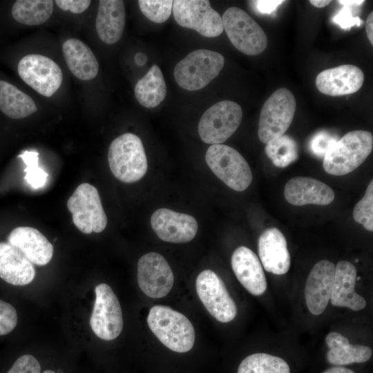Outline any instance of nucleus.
<instances>
[{"label": "nucleus", "mask_w": 373, "mask_h": 373, "mask_svg": "<svg viewBox=\"0 0 373 373\" xmlns=\"http://www.w3.org/2000/svg\"><path fill=\"white\" fill-rule=\"evenodd\" d=\"M343 6L342 9L333 17L332 21L345 30L354 26H360L363 21L358 17L354 16V6Z\"/></svg>", "instance_id": "nucleus-38"}, {"label": "nucleus", "mask_w": 373, "mask_h": 373, "mask_svg": "<svg viewBox=\"0 0 373 373\" xmlns=\"http://www.w3.org/2000/svg\"><path fill=\"white\" fill-rule=\"evenodd\" d=\"M134 59L137 66H142L146 62L147 57L144 52H140L135 54Z\"/></svg>", "instance_id": "nucleus-43"}, {"label": "nucleus", "mask_w": 373, "mask_h": 373, "mask_svg": "<svg viewBox=\"0 0 373 373\" xmlns=\"http://www.w3.org/2000/svg\"><path fill=\"white\" fill-rule=\"evenodd\" d=\"M41 366L37 359L24 354L18 358L6 373H40Z\"/></svg>", "instance_id": "nucleus-37"}, {"label": "nucleus", "mask_w": 373, "mask_h": 373, "mask_svg": "<svg viewBox=\"0 0 373 373\" xmlns=\"http://www.w3.org/2000/svg\"><path fill=\"white\" fill-rule=\"evenodd\" d=\"M372 21H373V12H371L367 17L366 23H365V28H366V33H367L368 39L370 41L372 45L373 44Z\"/></svg>", "instance_id": "nucleus-41"}, {"label": "nucleus", "mask_w": 373, "mask_h": 373, "mask_svg": "<svg viewBox=\"0 0 373 373\" xmlns=\"http://www.w3.org/2000/svg\"><path fill=\"white\" fill-rule=\"evenodd\" d=\"M338 137L325 131L316 133L310 140L311 152L318 157H324L327 151L338 141Z\"/></svg>", "instance_id": "nucleus-35"}, {"label": "nucleus", "mask_w": 373, "mask_h": 373, "mask_svg": "<svg viewBox=\"0 0 373 373\" xmlns=\"http://www.w3.org/2000/svg\"><path fill=\"white\" fill-rule=\"evenodd\" d=\"M151 224L159 238L173 243L192 240L198 229V222L192 216L166 208L158 209L153 212Z\"/></svg>", "instance_id": "nucleus-15"}, {"label": "nucleus", "mask_w": 373, "mask_h": 373, "mask_svg": "<svg viewBox=\"0 0 373 373\" xmlns=\"http://www.w3.org/2000/svg\"><path fill=\"white\" fill-rule=\"evenodd\" d=\"M335 276V265L326 260L318 262L312 269L305 287V302L309 311L321 314L330 300Z\"/></svg>", "instance_id": "nucleus-16"}, {"label": "nucleus", "mask_w": 373, "mask_h": 373, "mask_svg": "<svg viewBox=\"0 0 373 373\" xmlns=\"http://www.w3.org/2000/svg\"><path fill=\"white\" fill-rule=\"evenodd\" d=\"M8 242L17 248L32 264H48L53 256V246L37 229L30 227L14 229Z\"/></svg>", "instance_id": "nucleus-21"}, {"label": "nucleus", "mask_w": 373, "mask_h": 373, "mask_svg": "<svg viewBox=\"0 0 373 373\" xmlns=\"http://www.w3.org/2000/svg\"><path fill=\"white\" fill-rule=\"evenodd\" d=\"M173 14L182 27L197 31L206 37H216L224 30L220 15L207 0H175Z\"/></svg>", "instance_id": "nucleus-11"}, {"label": "nucleus", "mask_w": 373, "mask_h": 373, "mask_svg": "<svg viewBox=\"0 0 373 373\" xmlns=\"http://www.w3.org/2000/svg\"><path fill=\"white\" fill-rule=\"evenodd\" d=\"M95 301L90 319L95 334L101 339L111 341L123 329L122 312L119 302L111 287L101 283L95 288Z\"/></svg>", "instance_id": "nucleus-10"}, {"label": "nucleus", "mask_w": 373, "mask_h": 373, "mask_svg": "<svg viewBox=\"0 0 373 373\" xmlns=\"http://www.w3.org/2000/svg\"><path fill=\"white\" fill-rule=\"evenodd\" d=\"M17 323V313L10 303L0 300V336L11 332Z\"/></svg>", "instance_id": "nucleus-36"}, {"label": "nucleus", "mask_w": 373, "mask_h": 373, "mask_svg": "<svg viewBox=\"0 0 373 373\" xmlns=\"http://www.w3.org/2000/svg\"><path fill=\"white\" fill-rule=\"evenodd\" d=\"M232 269L241 285L251 294L260 296L267 289V280L261 263L250 249L240 246L231 256Z\"/></svg>", "instance_id": "nucleus-19"}, {"label": "nucleus", "mask_w": 373, "mask_h": 373, "mask_svg": "<svg viewBox=\"0 0 373 373\" xmlns=\"http://www.w3.org/2000/svg\"><path fill=\"white\" fill-rule=\"evenodd\" d=\"M35 276L32 263L15 247L0 242V278L13 285H25Z\"/></svg>", "instance_id": "nucleus-23"}, {"label": "nucleus", "mask_w": 373, "mask_h": 373, "mask_svg": "<svg viewBox=\"0 0 373 373\" xmlns=\"http://www.w3.org/2000/svg\"><path fill=\"white\" fill-rule=\"evenodd\" d=\"M37 110L34 100L8 82L0 80V111L12 119H21Z\"/></svg>", "instance_id": "nucleus-28"}, {"label": "nucleus", "mask_w": 373, "mask_h": 373, "mask_svg": "<svg viewBox=\"0 0 373 373\" xmlns=\"http://www.w3.org/2000/svg\"><path fill=\"white\" fill-rule=\"evenodd\" d=\"M126 21L125 7L121 0H100L96 17V30L105 44H113L122 37Z\"/></svg>", "instance_id": "nucleus-24"}, {"label": "nucleus", "mask_w": 373, "mask_h": 373, "mask_svg": "<svg viewBox=\"0 0 373 373\" xmlns=\"http://www.w3.org/2000/svg\"><path fill=\"white\" fill-rule=\"evenodd\" d=\"M242 118L240 106L224 100L209 108L202 115L198 126L201 140L209 144H221L238 129Z\"/></svg>", "instance_id": "nucleus-8"}, {"label": "nucleus", "mask_w": 373, "mask_h": 373, "mask_svg": "<svg viewBox=\"0 0 373 373\" xmlns=\"http://www.w3.org/2000/svg\"><path fill=\"white\" fill-rule=\"evenodd\" d=\"M222 21L230 41L239 51L247 55H256L265 50V32L245 11L238 7L229 8Z\"/></svg>", "instance_id": "nucleus-7"}, {"label": "nucleus", "mask_w": 373, "mask_h": 373, "mask_svg": "<svg viewBox=\"0 0 373 373\" xmlns=\"http://www.w3.org/2000/svg\"><path fill=\"white\" fill-rule=\"evenodd\" d=\"M205 160L213 173L233 190L242 191L251 183L253 175L249 164L233 148L213 144L207 149Z\"/></svg>", "instance_id": "nucleus-5"}, {"label": "nucleus", "mask_w": 373, "mask_h": 373, "mask_svg": "<svg viewBox=\"0 0 373 373\" xmlns=\"http://www.w3.org/2000/svg\"><path fill=\"white\" fill-rule=\"evenodd\" d=\"M21 79L40 95L51 97L60 87L63 73L59 65L50 58L29 54L18 64Z\"/></svg>", "instance_id": "nucleus-12"}, {"label": "nucleus", "mask_w": 373, "mask_h": 373, "mask_svg": "<svg viewBox=\"0 0 373 373\" xmlns=\"http://www.w3.org/2000/svg\"><path fill=\"white\" fill-rule=\"evenodd\" d=\"M238 373H290V369L287 363L278 356L256 353L242 361Z\"/></svg>", "instance_id": "nucleus-30"}, {"label": "nucleus", "mask_w": 373, "mask_h": 373, "mask_svg": "<svg viewBox=\"0 0 373 373\" xmlns=\"http://www.w3.org/2000/svg\"><path fill=\"white\" fill-rule=\"evenodd\" d=\"M325 343L329 347L327 361L333 365L341 366L354 363H365L372 355V350L370 347L350 344L349 340L338 332L329 333Z\"/></svg>", "instance_id": "nucleus-26"}, {"label": "nucleus", "mask_w": 373, "mask_h": 373, "mask_svg": "<svg viewBox=\"0 0 373 373\" xmlns=\"http://www.w3.org/2000/svg\"><path fill=\"white\" fill-rule=\"evenodd\" d=\"M354 220L367 230L373 231V181L367 187L363 198L356 203L353 211Z\"/></svg>", "instance_id": "nucleus-34"}, {"label": "nucleus", "mask_w": 373, "mask_h": 373, "mask_svg": "<svg viewBox=\"0 0 373 373\" xmlns=\"http://www.w3.org/2000/svg\"><path fill=\"white\" fill-rule=\"evenodd\" d=\"M137 283L147 296L160 298L171 290L174 276L166 260L160 254L150 252L137 262Z\"/></svg>", "instance_id": "nucleus-14"}, {"label": "nucleus", "mask_w": 373, "mask_h": 373, "mask_svg": "<svg viewBox=\"0 0 373 373\" xmlns=\"http://www.w3.org/2000/svg\"><path fill=\"white\" fill-rule=\"evenodd\" d=\"M363 82L364 74L358 67L344 64L321 72L316 76V86L325 95L342 96L357 92Z\"/></svg>", "instance_id": "nucleus-17"}, {"label": "nucleus", "mask_w": 373, "mask_h": 373, "mask_svg": "<svg viewBox=\"0 0 373 373\" xmlns=\"http://www.w3.org/2000/svg\"><path fill=\"white\" fill-rule=\"evenodd\" d=\"M283 2H285V1L281 0H259L249 1L252 7L258 12L262 15H270Z\"/></svg>", "instance_id": "nucleus-40"}, {"label": "nucleus", "mask_w": 373, "mask_h": 373, "mask_svg": "<svg viewBox=\"0 0 373 373\" xmlns=\"http://www.w3.org/2000/svg\"><path fill=\"white\" fill-rule=\"evenodd\" d=\"M331 1L326 0H310L309 3L315 7L317 8H324L329 4Z\"/></svg>", "instance_id": "nucleus-45"}, {"label": "nucleus", "mask_w": 373, "mask_h": 373, "mask_svg": "<svg viewBox=\"0 0 373 373\" xmlns=\"http://www.w3.org/2000/svg\"><path fill=\"white\" fill-rule=\"evenodd\" d=\"M323 373H355V372L350 369L341 367V366H336V367H331L325 370Z\"/></svg>", "instance_id": "nucleus-42"}, {"label": "nucleus", "mask_w": 373, "mask_h": 373, "mask_svg": "<svg viewBox=\"0 0 373 373\" xmlns=\"http://www.w3.org/2000/svg\"><path fill=\"white\" fill-rule=\"evenodd\" d=\"M55 2L61 10L76 14L84 12L90 4V0H56Z\"/></svg>", "instance_id": "nucleus-39"}, {"label": "nucleus", "mask_w": 373, "mask_h": 373, "mask_svg": "<svg viewBox=\"0 0 373 373\" xmlns=\"http://www.w3.org/2000/svg\"><path fill=\"white\" fill-rule=\"evenodd\" d=\"M52 11L51 0H17L12 6V15L19 23L37 26L46 22Z\"/></svg>", "instance_id": "nucleus-29"}, {"label": "nucleus", "mask_w": 373, "mask_h": 373, "mask_svg": "<svg viewBox=\"0 0 373 373\" xmlns=\"http://www.w3.org/2000/svg\"><path fill=\"white\" fill-rule=\"evenodd\" d=\"M108 160L113 175L125 183L140 180L147 171L148 163L142 142L133 133L122 134L111 143Z\"/></svg>", "instance_id": "nucleus-3"}, {"label": "nucleus", "mask_w": 373, "mask_h": 373, "mask_svg": "<svg viewBox=\"0 0 373 373\" xmlns=\"http://www.w3.org/2000/svg\"><path fill=\"white\" fill-rule=\"evenodd\" d=\"M224 58L219 52L198 49L188 54L174 69V77L182 88L198 90L207 86L221 71Z\"/></svg>", "instance_id": "nucleus-4"}, {"label": "nucleus", "mask_w": 373, "mask_h": 373, "mask_svg": "<svg viewBox=\"0 0 373 373\" xmlns=\"http://www.w3.org/2000/svg\"><path fill=\"white\" fill-rule=\"evenodd\" d=\"M56 240H57V238H55L54 239V241L55 242Z\"/></svg>", "instance_id": "nucleus-47"}, {"label": "nucleus", "mask_w": 373, "mask_h": 373, "mask_svg": "<svg viewBox=\"0 0 373 373\" xmlns=\"http://www.w3.org/2000/svg\"><path fill=\"white\" fill-rule=\"evenodd\" d=\"M67 207L72 213L74 224L82 233H99L105 229L107 217L94 186L79 184L68 200Z\"/></svg>", "instance_id": "nucleus-9"}, {"label": "nucleus", "mask_w": 373, "mask_h": 373, "mask_svg": "<svg viewBox=\"0 0 373 373\" xmlns=\"http://www.w3.org/2000/svg\"><path fill=\"white\" fill-rule=\"evenodd\" d=\"M373 146L372 133L356 130L338 140L323 157V169L333 175H344L358 168L369 156Z\"/></svg>", "instance_id": "nucleus-2"}, {"label": "nucleus", "mask_w": 373, "mask_h": 373, "mask_svg": "<svg viewBox=\"0 0 373 373\" xmlns=\"http://www.w3.org/2000/svg\"><path fill=\"white\" fill-rule=\"evenodd\" d=\"M265 153L277 167L284 168L298 157V144L288 135H281L266 144Z\"/></svg>", "instance_id": "nucleus-31"}, {"label": "nucleus", "mask_w": 373, "mask_h": 373, "mask_svg": "<svg viewBox=\"0 0 373 373\" xmlns=\"http://www.w3.org/2000/svg\"><path fill=\"white\" fill-rule=\"evenodd\" d=\"M42 373H55L54 371L52 370H46L45 371H44Z\"/></svg>", "instance_id": "nucleus-46"}, {"label": "nucleus", "mask_w": 373, "mask_h": 373, "mask_svg": "<svg viewBox=\"0 0 373 373\" xmlns=\"http://www.w3.org/2000/svg\"><path fill=\"white\" fill-rule=\"evenodd\" d=\"M258 246L261 263L267 271L283 275L289 271L291 258L287 240L278 229L265 230L258 238Z\"/></svg>", "instance_id": "nucleus-18"}, {"label": "nucleus", "mask_w": 373, "mask_h": 373, "mask_svg": "<svg viewBox=\"0 0 373 373\" xmlns=\"http://www.w3.org/2000/svg\"><path fill=\"white\" fill-rule=\"evenodd\" d=\"M39 153L37 151H25L19 155L26 165L24 169L25 180L34 189L43 186L48 178V173L39 167Z\"/></svg>", "instance_id": "nucleus-32"}, {"label": "nucleus", "mask_w": 373, "mask_h": 373, "mask_svg": "<svg viewBox=\"0 0 373 373\" xmlns=\"http://www.w3.org/2000/svg\"><path fill=\"white\" fill-rule=\"evenodd\" d=\"M147 323L155 336L172 351L184 353L192 349L195 330L190 321L182 314L164 305L151 308Z\"/></svg>", "instance_id": "nucleus-1"}, {"label": "nucleus", "mask_w": 373, "mask_h": 373, "mask_svg": "<svg viewBox=\"0 0 373 373\" xmlns=\"http://www.w3.org/2000/svg\"><path fill=\"white\" fill-rule=\"evenodd\" d=\"M138 5L142 14L155 23H163L170 17L173 2L171 0H139Z\"/></svg>", "instance_id": "nucleus-33"}, {"label": "nucleus", "mask_w": 373, "mask_h": 373, "mask_svg": "<svg viewBox=\"0 0 373 373\" xmlns=\"http://www.w3.org/2000/svg\"><path fill=\"white\" fill-rule=\"evenodd\" d=\"M296 102L291 92L280 88L264 103L259 117L258 135L264 144L283 135L291 125Z\"/></svg>", "instance_id": "nucleus-6"}, {"label": "nucleus", "mask_w": 373, "mask_h": 373, "mask_svg": "<svg viewBox=\"0 0 373 373\" xmlns=\"http://www.w3.org/2000/svg\"><path fill=\"white\" fill-rule=\"evenodd\" d=\"M356 269L354 265L345 260L335 266L334 280L330 297L332 305L359 311L366 307V300L354 291Z\"/></svg>", "instance_id": "nucleus-22"}, {"label": "nucleus", "mask_w": 373, "mask_h": 373, "mask_svg": "<svg viewBox=\"0 0 373 373\" xmlns=\"http://www.w3.org/2000/svg\"><path fill=\"white\" fill-rule=\"evenodd\" d=\"M284 195L291 204L327 205L333 202V190L318 180L309 177H295L285 184Z\"/></svg>", "instance_id": "nucleus-20"}, {"label": "nucleus", "mask_w": 373, "mask_h": 373, "mask_svg": "<svg viewBox=\"0 0 373 373\" xmlns=\"http://www.w3.org/2000/svg\"><path fill=\"white\" fill-rule=\"evenodd\" d=\"M197 294L210 314L221 323L231 321L237 307L222 279L212 270L200 273L195 281Z\"/></svg>", "instance_id": "nucleus-13"}, {"label": "nucleus", "mask_w": 373, "mask_h": 373, "mask_svg": "<svg viewBox=\"0 0 373 373\" xmlns=\"http://www.w3.org/2000/svg\"><path fill=\"white\" fill-rule=\"evenodd\" d=\"M337 2L342 6H358L364 3L363 0H339Z\"/></svg>", "instance_id": "nucleus-44"}, {"label": "nucleus", "mask_w": 373, "mask_h": 373, "mask_svg": "<svg viewBox=\"0 0 373 373\" xmlns=\"http://www.w3.org/2000/svg\"><path fill=\"white\" fill-rule=\"evenodd\" d=\"M134 93L139 103L149 108L156 107L164 99L166 86L162 72L157 65L153 64L137 82Z\"/></svg>", "instance_id": "nucleus-27"}, {"label": "nucleus", "mask_w": 373, "mask_h": 373, "mask_svg": "<svg viewBox=\"0 0 373 373\" xmlns=\"http://www.w3.org/2000/svg\"><path fill=\"white\" fill-rule=\"evenodd\" d=\"M65 61L70 72L81 80H91L98 74V61L83 41L70 38L62 46Z\"/></svg>", "instance_id": "nucleus-25"}]
</instances>
